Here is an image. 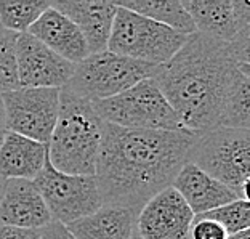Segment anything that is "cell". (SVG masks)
<instances>
[{
	"instance_id": "6da1fadb",
	"label": "cell",
	"mask_w": 250,
	"mask_h": 239,
	"mask_svg": "<svg viewBox=\"0 0 250 239\" xmlns=\"http://www.w3.org/2000/svg\"><path fill=\"white\" fill-rule=\"evenodd\" d=\"M250 67V29L231 42L194 32L177 55L152 71V82L177 112L186 132L202 135L218 129L234 79Z\"/></svg>"
},
{
	"instance_id": "7a4b0ae2",
	"label": "cell",
	"mask_w": 250,
	"mask_h": 239,
	"mask_svg": "<svg viewBox=\"0 0 250 239\" xmlns=\"http://www.w3.org/2000/svg\"><path fill=\"white\" fill-rule=\"evenodd\" d=\"M197 135L178 130H132L104 122L95 178L101 202L136 214L172 186Z\"/></svg>"
},
{
	"instance_id": "3957f363",
	"label": "cell",
	"mask_w": 250,
	"mask_h": 239,
	"mask_svg": "<svg viewBox=\"0 0 250 239\" xmlns=\"http://www.w3.org/2000/svg\"><path fill=\"white\" fill-rule=\"evenodd\" d=\"M103 125L93 101L61 88L58 119L48 141L50 164L62 174L93 177Z\"/></svg>"
},
{
	"instance_id": "277c9868",
	"label": "cell",
	"mask_w": 250,
	"mask_h": 239,
	"mask_svg": "<svg viewBox=\"0 0 250 239\" xmlns=\"http://www.w3.org/2000/svg\"><path fill=\"white\" fill-rule=\"evenodd\" d=\"M188 162L225 185L237 199L249 201L250 130L213 129L197 135Z\"/></svg>"
},
{
	"instance_id": "5b68a950",
	"label": "cell",
	"mask_w": 250,
	"mask_h": 239,
	"mask_svg": "<svg viewBox=\"0 0 250 239\" xmlns=\"http://www.w3.org/2000/svg\"><path fill=\"white\" fill-rule=\"evenodd\" d=\"M186 39L185 34L117 5L107 52L161 66L177 55Z\"/></svg>"
},
{
	"instance_id": "8992f818",
	"label": "cell",
	"mask_w": 250,
	"mask_h": 239,
	"mask_svg": "<svg viewBox=\"0 0 250 239\" xmlns=\"http://www.w3.org/2000/svg\"><path fill=\"white\" fill-rule=\"evenodd\" d=\"M101 121L132 130H185L181 121L152 79H145L121 95L93 101Z\"/></svg>"
},
{
	"instance_id": "52a82bcc",
	"label": "cell",
	"mask_w": 250,
	"mask_h": 239,
	"mask_svg": "<svg viewBox=\"0 0 250 239\" xmlns=\"http://www.w3.org/2000/svg\"><path fill=\"white\" fill-rule=\"evenodd\" d=\"M154 67L106 50L103 53L88 55L74 66L72 77L62 90L90 101L107 100L145 79H151Z\"/></svg>"
},
{
	"instance_id": "ba28073f",
	"label": "cell",
	"mask_w": 250,
	"mask_h": 239,
	"mask_svg": "<svg viewBox=\"0 0 250 239\" xmlns=\"http://www.w3.org/2000/svg\"><path fill=\"white\" fill-rule=\"evenodd\" d=\"M34 183L41 191L53 221L64 226L96 212L103 206L95 175L82 177L62 174L48 159Z\"/></svg>"
},
{
	"instance_id": "9c48e42d",
	"label": "cell",
	"mask_w": 250,
	"mask_h": 239,
	"mask_svg": "<svg viewBox=\"0 0 250 239\" xmlns=\"http://www.w3.org/2000/svg\"><path fill=\"white\" fill-rule=\"evenodd\" d=\"M60 88H24L3 93L8 132L48 145L60 111Z\"/></svg>"
},
{
	"instance_id": "30bf717a",
	"label": "cell",
	"mask_w": 250,
	"mask_h": 239,
	"mask_svg": "<svg viewBox=\"0 0 250 239\" xmlns=\"http://www.w3.org/2000/svg\"><path fill=\"white\" fill-rule=\"evenodd\" d=\"M72 63L61 58L31 34L16 37V69L20 87L62 88L74 72Z\"/></svg>"
},
{
	"instance_id": "8fae6325",
	"label": "cell",
	"mask_w": 250,
	"mask_h": 239,
	"mask_svg": "<svg viewBox=\"0 0 250 239\" xmlns=\"http://www.w3.org/2000/svg\"><path fill=\"white\" fill-rule=\"evenodd\" d=\"M194 214L173 186H168L145 204L136 217L141 239H189Z\"/></svg>"
},
{
	"instance_id": "7c38bea8",
	"label": "cell",
	"mask_w": 250,
	"mask_h": 239,
	"mask_svg": "<svg viewBox=\"0 0 250 239\" xmlns=\"http://www.w3.org/2000/svg\"><path fill=\"white\" fill-rule=\"evenodd\" d=\"M196 32L220 42H231L250 29L247 0H181Z\"/></svg>"
},
{
	"instance_id": "4fadbf2b",
	"label": "cell",
	"mask_w": 250,
	"mask_h": 239,
	"mask_svg": "<svg viewBox=\"0 0 250 239\" xmlns=\"http://www.w3.org/2000/svg\"><path fill=\"white\" fill-rule=\"evenodd\" d=\"M53 221L41 191L31 180H5L0 197V226L41 231Z\"/></svg>"
},
{
	"instance_id": "5bb4252c",
	"label": "cell",
	"mask_w": 250,
	"mask_h": 239,
	"mask_svg": "<svg viewBox=\"0 0 250 239\" xmlns=\"http://www.w3.org/2000/svg\"><path fill=\"white\" fill-rule=\"evenodd\" d=\"M50 7L67 16L79 27L90 55L106 52L117 10L116 2L64 0V2H50Z\"/></svg>"
},
{
	"instance_id": "9a60e30c",
	"label": "cell",
	"mask_w": 250,
	"mask_h": 239,
	"mask_svg": "<svg viewBox=\"0 0 250 239\" xmlns=\"http://www.w3.org/2000/svg\"><path fill=\"white\" fill-rule=\"evenodd\" d=\"M27 34L72 65H79L90 55L79 27L67 16L52 7L43 11L41 18L29 27Z\"/></svg>"
},
{
	"instance_id": "2e32d148",
	"label": "cell",
	"mask_w": 250,
	"mask_h": 239,
	"mask_svg": "<svg viewBox=\"0 0 250 239\" xmlns=\"http://www.w3.org/2000/svg\"><path fill=\"white\" fill-rule=\"evenodd\" d=\"M172 186L185 199L188 207L196 215L207 214L225 204L236 201L237 196L225 185L212 178L201 169L186 162L173 180Z\"/></svg>"
},
{
	"instance_id": "e0dca14e",
	"label": "cell",
	"mask_w": 250,
	"mask_h": 239,
	"mask_svg": "<svg viewBox=\"0 0 250 239\" xmlns=\"http://www.w3.org/2000/svg\"><path fill=\"white\" fill-rule=\"evenodd\" d=\"M48 159V145L7 132L0 143V177L34 181Z\"/></svg>"
},
{
	"instance_id": "ac0fdd59",
	"label": "cell",
	"mask_w": 250,
	"mask_h": 239,
	"mask_svg": "<svg viewBox=\"0 0 250 239\" xmlns=\"http://www.w3.org/2000/svg\"><path fill=\"white\" fill-rule=\"evenodd\" d=\"M76 239H130L136 231V214L103 204L96 212L66 225Z\"/></svg>"
},
{
	"instance_id": "d6986e66",
	"label": "cell",
	"mask_w": 250,
	"mask_h": 239,
	"mask_svg": "<svg viewBox=\"0 0 250 239\" xmlns=\"http://www.w3.org/2000/svg\"><path fill=\"white\" fill-rule=\"evenodd\" d=\"M116 3L185 36H191L196 32L191 16L188 15L181 0H133V2Z\"/></svg>"
},
{
	"instance_id": "ffe728a7",
	"label": "cell",
	"mask_w": 250,
	"mask_h": 239,
	"mask_svg": "<svg viewBox=\"0 0 250 239\" xmlns=\"http://www.w3.org/2000/svg\"><path fill=\"white\" fill-rule=\"evenodd\" d=\"M218 129L250 130V67L242 69L226 95Z\"/></svg>"
},
{
	"instance_id": "44dd1931",
	"label": "cell",
	"mask_w": 250,
	"mask_h": 239,
	"mask_svg": "<svg viewBox=\"0 0 250 239\" xmlns=\"http://www.w3.org/2000/svg\"><path fill=\"white\" fill-rule=\"evenodd\" d=\"M48 7L50 2L42 0H0V27L15 34H24Z\"/></svg>"
},
{
	"instance_id": "7402d4cb",
	"label": "cell",
	"mask_w": 250,
	"mask_h": 239,
	"mask_svg": "<svg viewBox=\"0 0 250 239\" xmlns=\"http://www.w3.org/2000/svg\"><path fill=\"white\" fill-rule=\"evenodd\" d=\"M201 218H208L220 223L225 231L229 235L249 230L250 226V202L246 199H236L229 204H225L215 210H210L207 214L196 215Z\"/></svg>"
},
{
	"instance_id": "603a6c76",
	"label": "cell",
	"mask_w": 250,
	"mask_h": 239,
	"mask_svg": "<svg viewBox=\"0 0 250 239\" xmlns=\"http://www.w3.org/2000/svg\"><path fill=\"white\" fill-rule=\"evenodd\" d=\"M16 37L18 34L0 27V95L20 88L16 69Z\"/></svg>"
},
{
	"instance_id": "cb8c5ba5",
	"label": "cell",
	"mask_w": 250,
	"mask_h": 239,
	"mask_svg": "<svg viewBox=\"0 0 250 239\" xmlns=\"http://www.w3.org/2000/svg\"><path fill=\"white\" fill-rule=\"evenodd\" d=\"M189 239H228V233L217 221L194 217L189 230Z\"/></svg>"
},
{
	"instance_id": "d4e9b609",
	"label": "cell",
	"mask_w": 250,
	"mask_h": 239,
	"mask_svg": "<svg viewBox=\"0 0 250 239\" xmlns=\"http://www.w3.org/2000/svg\"><path fill=\"white\" fill-rule=\"evenodd\" d=\"M39 239H76V238L67 231L64 225L58 223V221H52L50 225L41 230Z\"/></svg>"
},
{
	"instance_id": "484cf974",
	"label": "cell",
	"mask_w": 250,
	"mask_h": 239,
	"mask_svg": "<svg viewBox=\"0 0 250 239\" xmlns=\"http://www.w3.org/2000/svg\"><path fill=\"white\" fill-rule=\"evenodd\" d=\"M41 231L36 230H16L0 226V239H39Z\"/></svg>"
},
{
	"instance_id": "4316f807",
	"label": "cell",
	"mask_w": 250,
	"mask_h": 239,
	"mask_svg": "<svg viewBox=\"0 0 250 239\" xmlns=\"http://www.w3.org/2000/svg\"><path fill=\"white\" fill-rule=\"evenodd\" d=\"M8 127H7V116H5V106L2 101V95H0V143H2L3 136L7 135Z\"/></svg>"
},
{
	"instance_id": "83f0119b",
	"label": "cell",
	"mask_w": 250,
	"mask_h": 239,
	"mask_svg": "<svg viewBox=\"0 0 250 239\" xmlns=\"http://www.w3.org/2000/svg\"><path fill=\"white\" fill-rule=\"evenodd\" d=\"M228 239H250V231L244 230V231H239V233H234V235H229Z\"/></svg>"
},
{
	"instance_id": "f1b7e54d",
	"label": "cell",
	"mask_w": 250,
	"mask_h": 239,
	"mask_svg": "<svg viewBox=\"0 0 250 239\" xmlns=\"http://www.w3.org/2000/svg\"><path fill=\"white\" fill-rule=\"evenodd\" d=\"M3 185H5V180L0 177V197H2V193H3Z\"/></svg>"
},
{
	"instance_id": "f546056e",
	"label": "cell",
	"mask_w": 250,
	"mask_h": 239,
	"mask_svg": "<svg viewBox=\"0 0 250 239\" xmlns=\"http://www.w3.org/2000/svg\"><path fill=\"white\" fill-rule=\"evenodd\" d=\"M130 239H141V238L138 236V233H136V231H135V235H133L132 238H130Z\"/></svg>"
}]
</instances>
